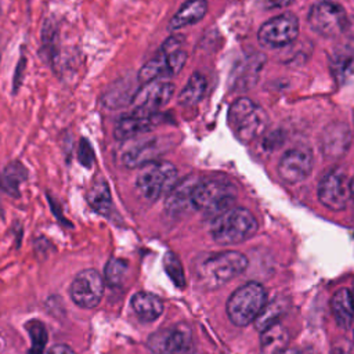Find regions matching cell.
<instances>
[{
  "label": "cell",
  "instance_id": "6da1fadb",
  "mask_svg": "<svg viewBox=\"0 0 354 354\" xmlns=\"http://www.w3.org/2000/svg\"><path fill=\"white\" fill-rule=\"evenodd\" d=\"M248 267V259L243 253L227 250L213 253L195 263V275L198 282L206 289H217Z\"/></svg>",
  "mask_w": 354,
  "mask_h": 354
},
{
  "label": "cell",
  "instance_id": "7a4b0ae2",
  "mask_svg": "<svg viewBox=\"0 0 354 354\" xmlns=\"http://www.w3.org/2000/svg\"><path fill=\"white\" fill-rule=\"evenodd\" d=\"M257 227V220L252 212L245 207H231L214 217L210 234L220 245H236L253 236Z\"/></svg>",
  "mask_w": 354,
  "mask_h": 354
},
{
  "label": "cell",
  "instance_id": "3957f363",
  "mask_svg": "<svg viewBox=\"0 0 354 354\" xmlns=\"http://www.w3.org/2000/svg\"><path fill=\"white\" fill-rule=\"evenodd\" d=\"M268 123L261 106L252 100L241 97L228 109V124L241 142H250L263 134Z\"/></svg>",
  "mask_w": 354,
  "mask_h": 354
},
{
  "label": "cell",
  "instance_id": "277c9868",
  "mask_svg": "<svg viewBox=\"0 0 354 354\" xmlns=\"http://www.w3.org/2000/svg\"><path fill=\"white\" fill-rule=\"evenodd\" d=\"M266 290L254 281H250L232 292L227 300V315L236 326H246L257 318L266 306Z\"/></svg>",
  "mask_w": 354,
  "mask_h": 354
},
{
  "label": "cell",
  "instance_id": "5b68a950",
  "mask_svg": "<svg viewBox=\"0 0 354 354\" xmlns=\"http://www.w3.org/2000/svg\"><path fill=\"white\" fill-rule=\"evenodd\" d=\"M178 170L167 160H153L140 167L136 178V187L148 201H156L169 194L177 184Z\"/></svg>",
  "mask_w": 354,
  "mask_h": 354
},
{
  "label": "cell",
  "instance_id": "8992f818",
  "mask_svg": "<svg viewBox=\"0 0 354 354\" xmlns=\"http://www.w3.org/2000/svg\"><path fill=\"white\" fill-rule=\"evenodd\" d=\"M234 201L235 188L220 180L198 181L191 194V206L214 217L231 209Z\"/></svg>",
  "mask_w": 354,
  "mask_h": 354
},
{
  "label": "cell",
  "instance_id": "52a82bcc",
  "mask_svg": "<svg viewBox=\"0 0 354 354\" xmlns=\"http://www.w3.org/2000/svg\"><path fill=\"white\" fill-rule=\"evenodd\" d=\"M174 94V84L166 80H152L141 86L133 95L131 112L133 116L149 118L155 116Z\"/></svg>",
  "mask_w": 354,
  "mask_h": 354
},
{
  "label": "cell",
  "instance_id": "ba28073f",
  "mask_svg": "<svg viewBox=\"0 0 354 354\" xmlns=\"http://www.w3.org/2000/svg\"><path fill=\"white\" fill-rule=\"evenodd\" d=\"M148 348L152 354H192V332L184 324L159 329L148 337Z\"/></svg>",
  "mask_w": 354,
  "mask_h": 354
},
{
  "label": "cell",
  "instance_id": "9c48e42d",
  "mask_svg": "<svg viewBox=\"0 0 354 354\" xmlns=\"http://www.w3.org/2000/svg\"><path fill=\"white\" fill-rule=\"evenodd\" d=\"M308 24L314 32L325 37L343 33L348 26L346 10L333 1H321L308 11Z\"/></svg>",
  "mask_w": 354,
  "mask_h": 354
},
{
  "label": "cell",
  "instance_id": "30bf717a",
  "mask_svg": "<svg viewBox=\"0 0 354 354\" xmlns=\"http://www.w3.org/2000/svg\"><path fill=\"white\" fill-rule=\"evenodd\" d=\"M171 147L170 137H149L133 138L122 151V163L129 167H142L147 163L158 160Z\"/></svg>",
  "mask_w": 354,
  "mask_h": 354
},
{
  "label": "cell",
  "instance_id": "8fae6325",
  "mask_svg": "<svg viewBox=\"0 0 354 354\" xmlns=\"http://www.w3.org/2000/svg\"><path fill=\"white\" fill-rule=\"evenodd\" d=\"M299 36V19L293 12L279 14L261 25L257 33L259 43L266 48H281Z\"/></svg>",
  "mask_w": 354,
  "mask_h": 354
},
{
  "label": "cell",
  "instance_id": "7c38bea8",
  "mask_svg": "<svg viewBox=\"0 0 354 354\" xmlns=\"http://www.w3.org/2000/svg\"><path fill=\"white\" fill-rule=\"evenodd\" d=\"M69 295L76 306L94 308L100 304L104 295V278L97 270H83L73 278Z\"/></svg>",
  "mask_w": 354,
  "mask_h": 354
},
{
  "label": "cell",
  "instance_id": "4fadbf2b",
  "mask_svg": "<svg viewBox=\"0 0 354 354\" xmlns=\"http://www.w3.org/2000/svg\"><path fill=\"white\" fill-rule=\"evenodd\" d=\"M350 198L348 181L344 171L332 169L326 171L318 184V199L329 210L340 212L347 206Z\"/></svg>",
  "mask_w": 354,
  "mask_h": 354
},
{
  "label": "cell",
  "instance_id": "5bb4252c",
  "mask_svg": "<svg viewBox=\"0 0 354 354\" xmlns=\"http://www.w3.org/2000/svg\"><path fill=\"white\" fill-rule=\"evenodd\" d=\"M277 170L286 184H299L304 181L313 170L311 151L303 147L286 151L281 158Z\"/></svg>",
  "mask_w": 354,
  "mask_h": 354
},
{
  "label": "cell",
  "instance_id": "9a60e30c",
  "mask_svg": "<svg viewBox=\"0 0 354 354\" xmlns=\"http://www.w3.org/2000/svg\"><path fill=\"white\" fill-rule=\"evenodd\" d=\"M351 142V134L346 124L332 123L321 136V149L326 158L336 159L343 156Z\"/></svg>",
  "mask_w": 354,
  "mask_h": 354
},
{
  "label": "cell",
  "instance_id": "2e32d148",
  "mask_svg": "<svg viewBox=\"0 0 354 354\" xmlns=\"http://www.w3.org/2000/svg\"><path fill=\"white\" fill-rule=\"evenodd\" d=\"M155 126V116L140 118L127 115L122 118L115 126V137L118 140H133L151 131Z\"/></svg>",
  "mask_w": 354,
  "mask_h": 354
},
{
  "label": "cell",
  "instance_id": "e0dca14e",
  "mask_svg": "<svg viewBox=\"0 0 354 354\" xmlns=\"http://www.w3.org/2000/svg\"><path fill=\"white\" fill-rule=\"evenodd\" d=\"M330 310L336 324L340 328L347 329L351 326L354 321V304L350 289L340 288L333 293L330 299Z\"/></svg>",
  "mask_w": 354,
  "mask_h": 354
},
{
  "label": "cell",
  "instance_id": "ac0fdd59",
  "mask_svg": "<svg viewBox=\"0 0 354 354\" xmlns=\"http://www.w3.org/2000/svg\"><path fill=\"white\" fill-rule=\"evenodd\" d=\"M207 12V1L206 0H188L185 1L180 10L174 14V17L169 22L170 29H180L188 25L199 22Z\"/></svg>",
  "mask_w": 354,
  "mask_h": 354
},
{
  "label": "cell",
  "instance_id": "d6986e66",
  "mask_svg": "<svg viewBox=\"0 0 354 354\" xmlns=\"http://www.w3.org/2000/svg\"><path fill=\"white\" fill-rule=\"evenodd\" d=\"M131 308L144 321H153L163 313V301L159 296L149 292H137L131 297Z\"/></svg>",
  "mask_w": 354,
  "mask_h": 354
},
{
  "label": "cell",
  "instance_id": "ffe728a7",
  "mask_svg": "<svg viewBox=\"0 0 354 354\" xmlns=\"http://www.w3.org/2000/svg\"><path fill=\"white\" fill-rule=\"evenodd\" d=\"M87 202L88 205L100 214L108 216L112 209V196L109 191V185L106 180L98 178L94 180L91 187L87 191Z\"/></svg>",
  "mask_w": 354,
  "mask_h": 354
},
{
  "label": "cell",
  "instance_id": "44dd1931",
  "mask_svg": "<svg viewBox=\"0 0 354 354\" xmlns=\"http://www.w3.org/2000/svg\"><path fill=\"white\" fill-rule=\"evenodd\" d=\"M198 180L194 176L184 178L181 183H177L167 195L166 209L171 213L183 210L187 205H191V194Z\"/></svg>",
  "mask_w": 354,
  "mask_h": 354
},
{
  "label": "cell",
  "instance_id": "7402d4cb",
  "mask_svg": "<svg viewBox=\"0 0 354 354\" xmlns=\"http://www.w3.org/2000/svg\"><path fill=\"white\" fill-rule=\"evenodd\" d=\"M289 335L281 324H275L261 332L260 347L263 354H277L286 348Z\"/></svg>",
  "mask_w": 354,
  "mask_h": 354
},
{
  "label": "cell",
  "instance_id": "603a6c76",
  "mask_svg": "<svg viewBox=\"0 0 354 354\" xmlns=\"http://www.w3.org/2000/svg\"><path fill=\"white\" fill-rule=\"evenodd\" d=\"M206 91V79L199 72H195L188 79L187 84L178 94V104L184 106H192L198 104Z\"/></svg>",
  "mask_w": 354,
  "mask_h": 354
},
{
  "label": "cell",
  "instance_id": "cb8c5ba5",
  "mask_svg": "<svg viewBox=\"0 0 354 354\" xmlns=\"http://www.w3.org/2000/svg\"><path fill=\"white\" fill-rule=\"evenodd\" d=\"M285 310H286V303L282 299H274L266 303V306L254 319V328L259 332H263L270 326L279 324V319L283 315Z\"/></svg>",
  "mask_w": 354,
  "mask_h": 354
},
{
  "label": "cell",
  "instance_id": "d4e9b609",
  "mask_svg": "<svg viewBox=\"0 0 354 354\" xmlns=\"http://www.w3.org/2000/svg\"><path fill=\"white\" fill-rule=\"evenodd\" d=\"M330 68L337 80H347L354 75V54L347 50L336 53L330 59Z\"/></svg>",
  "mask_w": 354,
  "mask_h": 354
},
{
  "label": "cell",
  "instance_id": "484cf974",
  "mask_svg": "<svg viewBox=\"0 0 354 354\" xmlns=\"http://www.w3.org/2000/svg\"><path fill=\"white\" fill-rule=\"evenodd\" d=\"M26 329L32 340L29 354H44L47 343V329L44 324L39 319H32L26 324Z\"/></svg>",
  "mask_w": 354,
  "mask_h": 354
},
{
  "label": "cell",
  "instance_id": "4316f807",
  "mask_svg": "<svg viewBox=\"0 0 354 354\" xmlns=\"http://www.w3.org/2000/svg\"><path fill=\"white\" fill-rule=\"evenodd\" d=\"M263 61L256 59H246L243 64L238 66V69L234 71V84L246 88L256 80V75L259 73V69L261 66Z\"/></svg>",
  "mask_w": 354,
  "mask_h": 354
},
{
  "label": "cell",
  "instance_id": "83f0119b",
  "mask_svg": "<svg viewBox=\"0 0 354 354\" xmlns=\"http://www.w3.org/2000/svg\"><path fill=\"white\" fill-rule=\"evenodd\" d=\"M25 178V170L19 163H11L6 167L3 171V176L0 178V184L3 189L8 191L12 195L18 194V187L21 181Z\"/></svg>",
  "mask_w": 354,
  "mask_h": 354
},
{
  "label": "cell",
  "instance_id": "f1b7e54d",
  "mask_svg": "<svg viewBox=\"0 0 354 354\" xmlns=\"http://www.w3.org/2000/svg\"><path fill=\"white\" fill-rule=\"evenodd\" d=\"M127 270V264L120 260V259H111L104 270V275H105V282L112 286L116 288L122 283L124 274Z\"/></svg>",
  "mask_w": 354,
  "mask_h": 354
},
{
  "label": "cell",
  "instance_id": "f546056e",
  "mask_svg": "<svg viewBox=\"0 0 354 354\" xmlns=\"http://www.w3.org/2000/svg\"><path fill=\"white\" fill-rule=\"evenodd\" d=\"M163 264H165V270H166L167 275L171 278V281H173L178 288H184V285H185L184 270H183V267H181V263H180L178 257H177L174 253L167 252V253L165 254Z\"/></svg>",
  "mask_w": 354,
  "mask_h": 354
},
{
  "label": "cell",
  "instance_id": "4dcf8cb0",
  "mask_svg": "<svg viewBox=\"0 0 354 354\" xmlns=\"http://www.w3.org/2000/svg\"><path fill=\"white\" fill-rule=\"evenodd\" d=\"M79 160L82 165H84L86 167H88L93 160H94V152L91 149V145L88 144L87 140H82L80 141V147H79Z\"/></svg>",
  "mask_w": 354,
  "mask_h": 354
},
{
  "label": "cell",
  "instance_id": "1f68e13d",
  "mask_svg": "<svg viewBox=\"0 0 354 354\" xmlns=\"http://www.w3.org/2000/svg\"><path fill=\"white\" fill-rule=\"evenodd\" d=\"M44 354H76V353L66 344H55V346H51Z\"/></svg>",
  "mask_w": 354,
  "mask_h": 354
},
{
  "label": "cell",
  "instance_id": "d6a6232c",
  "mask_svg": "<svg viewBox=\"0 0 354 354\" xmlns=\"http://www.w3.org/2000/svg\"><path fill=\"white\" fill-rule=\"evenodd\" d=\"M277 354H317V353L314 350H310V348L301 350V348H296V347H286V348H283L282 351H279Z\"/></svg>",
  "mask_w": 354,
  "mask_h": 354
},
{
  "label": "cell",
  "instance_id": "836d02e7",
  "mask_svg": "<svg viewBox=\"0 0 354 354\" xmlns=\"http://www.w3.org/2000/svg\"><path fill=\"white\" fill-rule=\"evenodd\" d=\"M290 0H263V4L266 8H275V7H283L289 4Z\"/></svg>",
  "mask_w": 354,
  "mask_h": 354
},
{
  "label": "cell",
  "instance_id": "e575fe53",
  "mask_svg": "<svg viewBox=\"0 0 354 354\" xmlns=\"http://www.w3.org/2000/svg\"><path fill=\"white\" fill-rule=\"evenodd\" d=\"M348 189H350V198H351L353 205H354V177L348 183Z\"/></svg>",
  "mask_w": 354,
  "mask_h": 354
},
{
  "label": "cell",
  "instance_id": "d590c367",
  "mask_svg": "<svg viewBox=\"0 0 354 354\" xmlns=\"http://www.w3.org/2000/svg\"><path fill=\"white\" fill-rule=\"evenodd\" d=\"M350 292H351V297H353V304H354V283H353V289H351Z\"/></svg>",
  "mask_w": 354,
  "mask_h": 354
}]
</instances>
